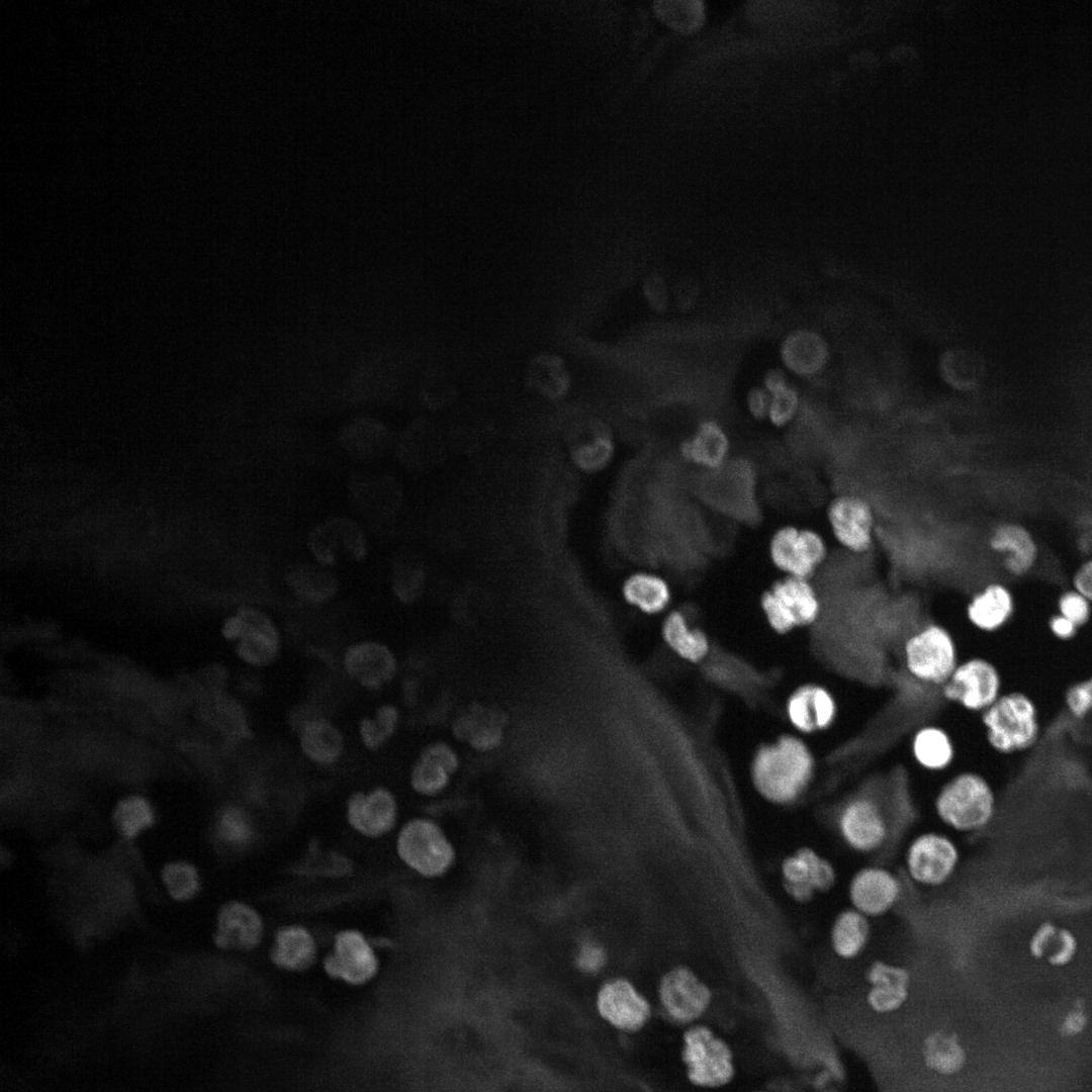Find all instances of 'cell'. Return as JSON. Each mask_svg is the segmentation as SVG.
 <instances>
[{
  "instance_id": "cell-1",
  "label": "cell",
  "mask_w": 1092,
  "mask_h": 1092,
  "mask_svg": "<svg viewBox=\"0 0 1092 1092\" xmlns=\"http://www.w3.org/2000/svg\"><path fill=\"white\" fill-rule=\"evenodd\" d=\"M814 769L815 759L809 745L798 736L784 735L757 752L752 778L764 798L786 804L805 792Z\"/></svg>"
},
{
  "instance_id": "cell-2",
  "label": "cell",
  "mask_w": 1092,
  "mask_h": 1092,
  "mask_svg": "<svg viewBox=\"0 0 1092 1092\" xmlns=\"http://www.w3.org/2000/svg\"><path fill=\"white\" fill-rule=\"evenodd\" d=\"M932 806L936 818L948 831L973 834L993 821L997 797L987 777L976 771H963L941 785Z\"/></svg>"
},
{
  "instance_id": "cell-3",
  "label": "cell",
  "mask_w": 1092,
  "mask_h": 1092,
  "mask_svg": "<svg viewBox=\"0 0 1092 1092\" xmlns=\"http://www.w3.org/2000/svg\"><path fill=\"white\" fill-rule=\"evenodd\" d=\"M988 746L1002 755L1021 753L1032 748L1041 731L1037 706L1021 691L1004 692L980 714Z\"/></svg>"
},
{
  "instance_id": "cell-4",
  "label": "cell",
  "mask_w": 1092,
  "mask_h": 1092,
  "mask_svg": "<svg viewBox=\"0 0 1092 1092\" xmlns=\"http://www.w3.org/2000/svg\"><path fill=\"white\" fill-rule=\"evenodd\" d=\"M902 656L913 679L938 689L960 662L952 634L938 622H928L910 633L903 642Z\"/></svg>"
},
{
  "instance_id": "cell-5",
  "label": "cell",
  "mask_w": 1092,
  "mask_h": 1092,
  "mask_svg": "<svg viewBox=\"0 0 1092 1092\" xmlns=\"http://www.w3.org/2000/svg\"><path fill=\"white\" fill-rule=\"evenodd\" d=\"M961 860L962 852L957 840L948 832L939 830H926L914 835L903 855L908 879L926 889L946 885L956 876Z\"/></svg>"
},
{
  "instance_id": "cell-6",
  "label": "cell",
  "mask_w": 1092,
  "mask_h": 1092,
  "mask_svg": "<svg viewBox=\"0 0 1092 1092\" xmlns=\"http://www.w3.org/2000/svg\"><path fill=\"white\" fill-rule=\"evenodd\" d=\"M760 605L769 626L781 634L816 623L822 610L811 579L788 575L763 593Z\"/></svg>"
},
{
  "instance_id": "cell-7",
  "label": "cell",
  "mask_w": 1092,
  "mask_h": 1092,
  "mask_svg": "<svg viewBox=\"0 0 1092 1092\" xmlns=\"http://www.w3.org/2000/svg\"><path fill=\"white\" fill-rule=\"evenodd\" d=\"M396 851L402 862L425 878H438L454 863L455 850L441 827L428 818H414L400 828Z\"/></svg>"
},
{
  "instance_id": "cell-8",
  "label": "cell",
  "mask_w": 1092,
  "mask_h": 1092,
  "mask_svg": "<svg viewBox=\"0 0 1092 1092\" xmlns=\"http://www.w3.org/2000/svg\"><path fill=\"white\" fill-rule=\"evenodd\" d=\"M835 826L842 843L858 854L881 850L891 833L885 807L869 794L856 795L845 801L836 814Z\"/></svg>"
},
{
  "instance_id": "cell-9",
  "label": "cell",
  "mask_w": 1092,
  "mask_h": 1092,
  "mask_svg": "<svg viewBox=\"0 0 1092 1092\" xmlns=\"http://www.w3.org/2000/svg\"><path fill=\"white\" fill-rule=\"evenodd\" d=\"M945 702L975 714L992 706L1003 691V676L989 658L974 656L959 662L945 684L939 688Z\"/></svg>"
},
{
  "instance_id": "cell-10",
  "label": "cell",
  "mask_w": 1092,
  "mask_h": 1092,
  "mask_svg": "<svg viewBox=\"0 0 1092 1092\" xmlns=\"http://www.w3.org/2000/svg\"><path fill=\"white\" fill-rule=\"evenodd\" d=\"M828 554L825 536L809 527L782 526L772 534L768 544L771 563L788 576L811 579Z\"/></svg>"
},
{
  "instance_id": "cell-11",
  "label": "cell",
  "mask_w": 1092,
  "mask_h": 1092,
  "mask_svg": "<svg viewBox=\"0 0 1092 1092\" xmlns=\"http://www.w3.org/2000/svg\"><path fill=\"white\" fill-rule=\"evenodd\" d=\"M222 634L235 642L239 658L256 668L274 662L282 645L275 623L255 608H244L230 617L223 624Z\"/></svg>"
},
{
  "instance_id": "cell-12",
  "label": "cell",
  "mask_w": 1092,
  "mask_h": 1092,
  "mask_svg": "<svg viewBox=\"0 0 1092 1092\" xmlns=\"http://www.w3.org/2000/svg\"><path fill=\"white\" fill-rule=\"evenodd\" d=\"M825 519L834 542L843 550L863 555L875 544L876 514L871 503L856 493H840L827 505Z\"/></svg>"
},
{
  "instance_id": "cell-13",
  "label": "cell",
  "mask_w": 1092,
  "mask_h": 1092,
  "mask_svg": "<svg viewBox=\"0 0 1092 1092\" xmlns=\"http://www.w3.org/2000/svg\"><path fill=\"white\" fill-rule=\"evenodd\" d=\"M682 1058L690 1080L697 1085L718 1087L733 1077L730 1049L706 1026H695L685 1033Z\"/></svg>"
},
{
  "instance_id": "cell-14",
  "label": "cell",
  "mask_w": 1092,
  "mask_h": 1092,
  "mask_svg": "<svg viewBox=\"0 0 1092 1092\" xmlns=\"http://www.w3.org/2000/svg\"><path fill=\"white\" fill-rule=\"evenodd\" d=\"M903 883L891 869L867 864L856 870L847 884L849 907L871 920L891 912L903 896Z\"/></svg>"
},
{
  "instance_id": "cell-15",
  "label": "cell",
  "mask_w": 1092,
  "mask_h": 1092,
  "mask_svg": "<svg viewBox=\"0 0 1092 1092\" xmlns=\"http://www.w3.org/2000/svg\"><path fill=\"white\" fill-rule=\"evenodd\" d=\"M323 964L331 978L350 985L371 981L379 970V959L372 942L356 929H344L334 936Z\"/></svg>"
},
{
  "instance_id": "cell-16",
  "label": "cell",
  "mask_w": 1092,
  "mask_h": 1092,
  "mask_svg": "<svg viewBox=\"0 0 1092 1092\" xmlns=\"http://www.w3.org/2000/svg\"><path fill=\"white\" fill-rule=\"evenodd\" d=\"M782 876L789 895L801 903L832 890L837 882L834 863L810 847L799 848L787 856L782 863Z\"/></svg>"
},
{
  "instance_id": "cell-17",
  "label": "cell",
  "mask_w": 1092,
  "mask_h": 1092,
  "mask_svg": "<svg viewBox=\"0 0 1092 1092\" xmlns=\"http://www.w3.org/2000/svg\"><path fill=\"white\" fill-rule=\"evenodd\" d=\"M342 667L349 679L367 691H379L397 673V659L384 643L365 639L349 645L342 655Z\"/></svg>"
},
{
  "instance_id": "cell-18",
  "label": "cell",
  "mask_w": 1092,
  "mask_h": 1092,
  "mask_svg": "<svg viewBox=\"0 0 1092 1092\" xmlns=\"http://www.w3.org/2000/svg\"><path fill=\"white\" fill-rule=\"evenodd\" d=\"M346 818L350 827L362 836L382 837L396 825V797L388 788L382 786L357 791L347 800Z\"/></svg>"
},
{
  "instance_id": "cell-19",
  "label": "cell",
  "mask_w": 1092,
  "mask_h": 1092,
  "mask_svg": "<svg viewBox=\"0 0 1092 1092\" xmlns=\"http://www.w3.org/2000/svg\"><path fill=\"white\" fill-rule=\"evenodd\" d=\"M658 993L664 1010L679 1022H690L700 1017L711 1001V992L706 984L684 967L674 968L662 977Z\"/></svg>"
},
{
  "instance_id": "cell-20",
  "label": "cell",
  "mask_w": 1092,
  "mask_h": 1092,
  "mask_svg": "<svg viewBox=\"0 0 1092 1092\" xmlns=\"http://www.w3.org/2000/svg\"><path fill=\"white\" fill-rule=\"evenodd\" d=\"M791 725L802 734H816L832 727L838 715L834 694L825 686L806 684L789 697L786 705Z\"/></svg>"
},
{
  "instance_id": "cell-21",
  "label": "cell",
  "mask_w": 1092,
  "mask_h": 1092,
  "mask_svg": "<svg viewBox=\"0 0 1092 1092\" xmlns=\"http://www.w3.org/2000/svg\"><path fill=\"white\" fill-rule=\"evenodd\" d=\"M264 931V921L258 910L234 900L218 910L213 941L225 950L249 951L261 943Z\"/></svg>"
},
{
  "instance_id": "cell-22",
  "label": "cell",
  "mask_w": 1092,
  "mask_h": 1092,
  "mask_svg": "<svg viewBox=\"0 0 1092 1092\" xmlns=\"http://www.w3.org/2000/svg\"><path fill=\"white\" fill-rule=\"evenodd\" d=\"M867 1006L875 1013L890 1014L903 1007L909 997L911 978L904 967L876 960L866 971Z\"/></svg>"
},
{
  "instance_id": "cell-23",
  "label": "cell",
  "mask_w": 1092,
  "mask_h": 1092,
  "mask_svg": "<svg viewBox=\"0 0 1092 1092\" xmlns=\"http://www.w3.org/2000/svg\"><path fill=\"white\" fill-rule=\"evenodd\" d=\"M600 1014L614 1026L627 1031L641 1028L649 1019L650 1005L627 980L616 979L602 986L598 994Z\"/></svg>"
},
{
  "instance_id": "cell-24",
  "label": "cell",
  "mask_w": 1092,
  "mask_h": 1092,
  "mask_svg": "<svg viewBox=\"0 0 1092 1092\" xmlns=\"http://www.w3.org/2000/svg\"><path fill=\"white\" fill-rule=\"evenodd\" d=\"M1015 613V599L1009 587L991 582L973 594L965 607L968 623L978 632L995 634L1010 623Z\"/></svg>"
},
{
  "instance_id": "cell-25",
  "label": "cell",
  "mask_w": 1092,
  "mask_h": 1092,
  "mask_svg": "<svg viewBox=\"0 0 1092 1092\" xmlns=\"http://www.w3.org/2000/svg\"><path fill=\"white\" fill-rule=\"evenodd\" d=\"M309 546L323 564L335 563L341 557L362 558L366 550L361 530L345 519H335L314 529Z\"/></svg>"
},
{
  "instance_id": "cell-26",
  "label": "cell",
  "mask_w": 1092,
  "mask_h": 1092,
  "mask_svg": "<svg viewBox=\"0 0 1092 1092\" xmlns=\"http://www.w3.org/2000/svg\"><path fill=\"white\" fill-rule=\"evenodd\" d=\"M297 736L301 753L317 766H333L345 753L346 740L342 730L326 717L312 716L302 721Z\"/></svg>"
},
{
  "instance_id": "cell-27",
  "label": "cell",
  "mask_w": 1092,
  "mask_h": 1092,
  "mask_svg": "<svg viewBox=\"0 0 1092 1092\" xmlns=\"http://www.w3.org/2000/svg\"><path fill=\"white\" fill-rule=\"evenodd\" d=\"M909 747L919 768L933 775L946 774L956 757V748L949 733L932 722L922 724L914 730Z\"/></svg>"
},
{
  "instance_id": "cell-28",
  "label": "cell",
  "mask_w": 1092,
  "mask_h": 1092,
  "mask_svg": "<svg viewBox=\"0 0 1092 1092\" xmlns=\"http://www.w3.org/2000/svg\"><path fill=\"white\" fill-rule=\"evenodd\" d=\"M316 957V939L306 927L288 924L276 931L270 959L277 968L289 972L306 971L315 963Z\"/></svg>"
},
{
  "instance_id": "cell-29",
  "label": "cell",
  "mask_w": 1092,
  "mask_h": 1092,
  "mask_svg": "<svg viewBox=\"0 0 1092 1092\" xmlns=\"http://www.w3.org/2000/svg\"><path fill=\"white\" fill-rule=\"evenodd\" d=\"M988 545L992 551L1003 556L1002 565L1010 574H1025L1035 563V541L1022 526L1005 523L995 527L988 538Z\"/></svg>"
},
{
  "instance_id": "cell-30",
  "label": "cell",
  "mask_w": 1092,
  "mask_h": 1092,
  "mask_svg": "<svg viewBox=\"0 0 1092 1092\" xmlns=\"http://www.w3.org/2000/svg\"><path fill=\"white\" fill-rule=\"evenodd\" d=\"M871 919L851 907L839 911L829 929V944L833 954L851 962L860 958L872 939Z\"/></svg>"
},
{
  "instance_id": "cell-31",
  "label": "cell",
  "mask_w": 1092,
  "mask_h": 1092,
  "mask_svg": "<svg viewBox=\"0 0 1092 1092\" xmlns=\"http://www.w3.org/2000/svg\"><path fill=\"white\" fill-rule=\"evenodd\" d=\"M1078 949L1079 941L1076 934L1071 929L1052 921H1044L1037 925L1027 941V950L1032 959L1044 961L1056 968L1072 963Z\"/></svg>"
},
{
  "instance_id": "cell-32",
  "label": "cell",
  "mask_w": 1092,
  "mask_h": 1092,
  "mask_svg": "<svg viewBox=\"0 0 1092 1092\" xmlns=\"http://www.w3.org/2000/svg\"><path fill=\"white\" fill-rule=\"evenodd\" d=\"M681 455L689 462L708 470L719 469L728 459L730 442L725 431L716 423L702 424L681 446Z\"/></svg>"
},
{
  "instance_id": "cell-33",
  "label": "cell",
  "mask_w": 1092,
  "mask_h": 1092,
  "mask_svg": "<svg viewBox=\"0 0 1092 1092\" xmlns=\"http://www.w3.org/2000/svg\"><path fill=\"white\" fill-rule=\"evenodd\" d=\"M922 1062L931 1073L951 1077L959 1074L967 1061L966 1050L960 1037L947 1030H934L923 1039Z\"/></svg>"
},
{
  "instance_id": "cell-34",
  "label": "cell",
  "mask_w": 1092,
  "mask_h": 1092,
  "mask_svg": "<svg viewBox=\"0 0 1092 1092\" xmlns=\"http://www.w3.org/2000/svg\"><path fill=\"white\" fill-rule=\"evenodd\" d=\"M782 356L785 364L793 372L810 376L820 371L825 365L828 349L825 341L816 333L799 331L785 340Z\"/></svg>"
},
{
  "instance_id": "cell-35",
  "label": "cell",
  "mask_w": 1092,
  "mask_h": 1092,
  "mask_svg": "<svg viewBox=\"0 0 1092 1092\" xmlns=\"http://www.w3.org/2000/svg\"><path fill=\"white\" fill-rule=\"evenodd\" d=\"M624 599L645 614H658L669 604L671 590L660 575L649 571L631 574L623 584Z\"/></svg>"
},
{
  "instance_id": "cell-36",
  "label": "cell",
  "mask_w": 1092,
  "mask_h": 1092,
  "mask_svg": "<svg viewBox=\"0 0 1092 1092\" xmlns=\"http://www.w3.org/2000/svg\"><path fill=\"white\" fill-rule=\"evenodd\" d=\"M504 722L500 713L477 707L457 720L455 733L478 750H490L502 741Z\"/></svg>"
},
{
  "instance_id": "cell-37",
  "label": "cell",
  "mask_w": 1092,
  "mask_h": 1092,
  "mask_svg": "<svg viewBox=\"0 0 1092 1092\" xmlns=\"http://www.w3.org/2000/svg\"><path fill=\"white\" fill-rule=\"evenodd\" d=\"M662 633L668 646L686 660L700 661L709 651L705 634L692 628L687 617L679 611H673L665 618Z\"/></svg>"
},
{
  "instance_id": "cell-38",
  "label": "cell",
  "mask_w": 1092,
  "mask_h": 1092,
  "mask_svg": "<svg viewBox=\"0 0 1092 1092\" xmlns=\"http://www.w3.org/2000/svg\"><path fill=\"white\" fill-rule=\"evenodd\" d=\"M212 832L220 846L235 851L248 848L256 830L251 815L242 807L233 805L218 811Z\"/></svg>"
},
{
  "instance_id": "cell-39",
  "label": "cell",
  "mask_w": 1092,
  "mask_h": 1092,
  "mask_svg": "<svg viewBox=\"0 0 1092 1092\" xmlns=\"http://www.w3.org/2000/svg\"><path fill=\"white\" fill-rule=\"evenodd\" d=\"M527 379L537 391L551 398L563 395L569 385L565 364L559 357L550 354H542L532 360Z\"/></svg>"
},
{
  "instance_id": "cell-40",
  "label": "cell",
  "mask_w": 1092,
  "mask_h": 1092,
  "mask_svg": "<svg viewBox=\"0 0 1092 1092\" xmlns=\"http://www.w3.org/2000/svg\"><path fill=\"white\" fill-rule=\"evenodd\" d=\"M399 723V711L391 704H382L373 714L363 717L357 728L361 744L370 751L382 748L395 734Z\"/></svg>"
},
{
  "instance_id": "cell-41",
  "label": "cell",
  "mask_w": 1092,
  "mask_h": 1092,
  "mask_svg": "<svg viewBox=\"0 0 1092 1092\" xmlns=\"http://www.w3.org/2000/svg\"><path fill=\"white\" fill-rule=\"evenodd\" d=\"M155 820L153 807L141 796H128L116 805L113 821L126 838H134L150 828Z\"/></svg>"
},
{
  "instance_id": "cell-42",
  "label": "cell",
  "mask_w": 1092,
  "mask_h": 1092,
  "mask_svg": "<svg viewBox=\"0 0 1092 1092\" xmlns=\"http://www.w3.org/2000/svg\"><path fill=\"white\" fill-rule=\"evenodd\" d=\"M943 378L957 388H970L981 379L983 365L980 358L967 350H952L940 361Z\"/></svg>"
},
{
  "instance_id": "cell-43",
  "label": "cell",
  "mask_w": 1092,
  "mask_h": 1092,
  "mask_svg": "<svg viewBox=\"0 0 1092 1092\" xmlns=\"http://www.w3.org/2000/svg\"><path fill=\"white\" fill-rule=\"evenodd\" d=\"M288 581L299 597L310 602H323L334 594L336 580L324 569L315 566H299L293 569Z\"/></svg>"
},
{
  "instance_id": "cell-44",
  "label": "cell",
  "mask_w": 1092,
  "mask_h": 1092,
  "mask_svg": "<svg viewBox=\"0 0 1092 1092\" xmlns=\"http://www.w3.org/2000/svg\"><path fill=\"white\" fill-rule=\"evenodd\" d=\"M355 495L361 508L372 515L387 514L395 505V489L387 478L365 477L357 483Z\"/></svg>"
},
{
  "instance_id": "cell-45",
  "label": "cell",
  "mask_w": 1092,
  "mask_h": 1092,
  "mask_svg": "<svg viewBox=\"0 0 1092 1092\" xmlns=\"http://www.w3.org/2000/svg\"><path fill=\"white\" fill-rule=\"evenodd\" d=\"M385 436L380 425L362 421L355 423L345 432L343 442L351 454L365 458L380 453L385 444Z\"/></svg>"
},
{
  "instance_id": "cell-46",
  "label": "cell",
  "mask_w": 1092,
  "mask_h": 1092,
  "mask_svg": "<svg viewBox=\"0 0 1092 1092\" xmlns=\"http://www.w3.org/2000/svg\"><path fill=\"white\" fill-rule=\"evenodd\" d=\"M163 883L170 896L178 901L192 899L200 889L197 870L186 861H172L162 872Z\"/></svg>"
},
{
  "instance_id": "cell-47",
  "label": "cell",
  "mask_w": 1092,
  "mask_h": 1092,
  "mask_svg": "<svg viewBox=\"0 0 1092 1092\" xmlns=\"http://www.w3.org/2000/svg\"><path fill=\"white\" fill-rule=\"evenodd\" d=\"M451 772L436 760L421 753L411 772V785L423 796L441 793L449 783Z\"/></svg>"
},
{
  "instance_id": "cell-48",
  "label": "cell",
  "mask_w": 1092,
  "mask_h": 1092,
  "mask_svg": "<svg viewBox=\"0 0 1092 1092\" xmlns=\"http://www.w3.org/2000/svg\"><path fill=\"white\" fill-rule=\"evenodd\" d=\"M655 9L663 21L682 31L697 28L704 17L700 1H657Z\"/></svg>"
},
{
  "instance_id": "cell-49",
  "label": "cell",
  "mask_w": 1092,
  "mask_h": 1092,
  "mask_svg": "<svg viewBox=\"0 0 1092 1092\" xmlns=\"http://www.w3.org/2000/svg\"><path fill=\"white\" fill-rule=\"evenodd\" d=\"M350 868L348 858L339 853L313 850L303 861L302 873L310 876L338 878L347 875Z\"/></svg>"
},
{
  "instance_id": "cell-50",
  "label": "cell",
  "mask_w": 1092,
  "mask_h": 1092,
  "mask_svg": "<svg viewBox=\"0 0 1092 1092\" xmlns=\"http://www.w3.org/2000/svg\"><path fill=\"white\" fill-rule=\"evenodd\" d=\"M612 451L610 440L605 436H598L575 449L574 461L584 470H598L606 465Z\"/></svg>"
},
{
  "instance_id": "cell-51",
  "label": "cell",
  "mask_w": 1092,
  "mask_h": 1092,
  "mask_svg": "<svg viewBox=\"0 0 1092 1092\" xmlns=\"http://www.w3.org/2000/svg\"><path fill=\"white\" fill-rule=\"evenodd\" d=\"M769 395L768 420L779 427L792 422L800 408V398L797 392L787 385Z\"/></svg>"
},
{
  "instance_id": "cell-52",
  "label": "cell",
  "mask_w": 1092,
  "mask_h": 1092,
  "mask_svg": "<svg viewBox=\"0 0 1092 1092\" xmlns=\"http://www.w3.org/2000/svg\"><path fill=\"white\" fill-rule=\"evenodd\" d=\"M1058 613L1069 619L1077 627L1086 626L1092 618V603L1076 589H1069L1060 595Z\"/></svg>"
},
{
  "instance_id": "cell-53",
  "label": "cell",
  "mask_w": 1092,
  "mask_h": 1092,
  "mask_svg": "<svg viewBox=\"0 0 1092 1092\" xmlns=\"http://www.w3.org/2000/svg\"><path fill=\"white\" fill-rule=\"evenodd\" d=\"M421 571L410 564L397 565L393 575V587L397 597L403 601L414 600L420 593Z\"/></svg>"
},
{
  "instance_id": "cell-54",
  "label": "cell",
  "mask_w": 1092,
  "mask_h": 1092,
  "mask_svg": "<svg viewBox=\"0 0 1092 1092\" xmlns=\"http://www.w3.org/2000/svg\"><path fill=\"white\" fill-rule=\"evenodd\" d=\"M606 961L607 954L605 949L595 942L583 943L576 957L577 967L586 973H596L600 971L605 966Z\"/></svg>"
},
{
  "instance_id": "cell-55",
  "label": "cell",
  "mask_w": 1092,
  "mask_h": 1092,
  "mask_svg": "<svg viewBox=\"0 0 1092 1092\" xmlns=\"http://www.w3.org/2000/svg\"><path fill=\"white\" fill-rule=\"evenodd\" d=\"M422 754L436 760L451 774H453L458 766V757L455 751L445 743L431 744L424 749Z\"/></svg>"
},
{
  "instance_id": "cell-56",
  "label": "cell",
  "mask_w": 1092,
  "mask_h": 1092,
  "mask_svg": "<svg viewBox=\"0 0 1092 1092\" xmlns=\"http://www.w3.org/2000/svg\"><path fill=\"white\" fill-rule=\"evenodd\" d=\"M1048 627L1051 634L1061 641H1070L1074 639L1080 629L1073 622L1059 613L1050 618Z\"/></svg>"
},
{
  "instance_id": "cell-57",
  "label": "cell",
  "mask_w": 1092,
  "mask_h": 1092,
  "mask_svg": "<svg viewBox=\"0 0 1092 1092\" xmlns=\"http://www.w3.org/2000/svg\"><path fill=\"white\" fill-rule=\"evenodd\" d=\"M770 395L764 388H754L747 396V406L756 419L767 418Z\"/></svg>"
},
{
  "instance_id": "cell-58",
  "label": "cell",
  "mask_w": 1092,
  "mask_h": 1092,
  "mask_svg": "<svg viewBox=\"0 0 1092 1092\" xmlns=\"http://www.w3.org/2000/svg\"><path fill=\"white\" fill-rule=\"evenodd\" d=\"M1073 585L1074 589L1092 603V559L1078 568L1073 578Z\"/></svg>"
},
{
  "instance_id": "cell-59",
  "label": "cell",
  "mask_w": 1092,
  "mask_h": 1092,
  "mask_svg": "<svg viewBox=\"0 0 1092 1092\" xmlns=\"http://www.w3.org/2000/svg\"><path fill=\"white\" fill-rule=\"evenodd\" d=\"M1086 1024V1017L1082 1011H1072L1065 1019L1062 1025V1031L1065 1034L1071 1035L1079 1032Z\"/></svg>"
},
{
  "instance_id": "cell-60",
  "label": "cell",
  "mask_w": 1092,
  "mask_h": 1092,
  "mask_svg": "<svg viewBox=\"0 0 1092 1092\" xmlns=\"http://www.w3.org/2000/svg\"><path fill=\"white\" fill-rule=\"evenodd\" d=\"M764 383V389L769 394L775 393L788 385L785 379V375L778 370L768 372Z\"/></svg>"
},
{
  "instance_id": "cell-61",
  "label": "cell",
  "mask_w": 1092,
  "mask_h": 1092,
  "mask_svg": "<svg viewBox=\"0 0 1092 1092\" xmlns=\"http://www.w3.org/2000/svg\"><path fill=\"white\" fill-rule=\"evenodd\" d=\"M1078 684L1082 700L1088 710L1092 713V674L1079 680Z\"/></svg>"
}]
</instances>
